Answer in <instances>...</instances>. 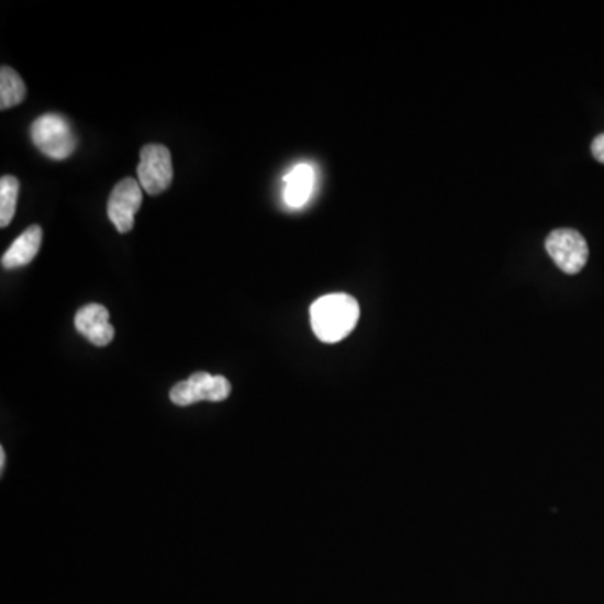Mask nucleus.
Here are the masks:
<instances>
[{"label": "nucleus", "instance_id": "nucleus-3", "mask_svg": "<svg viewBox=\"0 0 604 604\" xmlns=\"http://www.w3.org/2000/svg\"><path fill=\"white\" fill-rule=\"evenodd\" d=\"M546 250L555 260L556 266L569 276L581 272L590 257L586 238L572 228L552 231L546 238Z\"/></svg>", "mask_w": 604, "mask_h": 604}, {"label": "nucleus", "instance_id": "nucleus-11", "mask_svg": "<svg viewBox=\"0 0 604 604\" xmlns=\"http://www.w3.org/2000/svg\"><path fill=\"white\" fill-rule=\"evenodd\" d=\"M187 381H189L195 403L210 402V393H212V384H214V374L205 373V371H197V373H193Z\"/></svg>", "mask_w": 604, "mask_h": 604}, {"label": "nucleus", "instance_id": "nucleus-13", "mask_svg": "<svg viewBox=\"0 0 604 604\" xmlns=\"http://www.w3.org/2000/svg\"><path fill=\"white\" fill-rule=\"evenodd\" d=\"M231 383L225 377H214L212 384V393H210V402H224L231 395Z\"/></svg>", "mask_w": 604, "mask_h": 604}, {"label": "nucleus", "instance_id": "nucleus-6", "mask_svg": "<svg viewBox=\"0 0 604 604\" xmlns=\"http://www.w3.org/2000/svg\"><path fill=\"white\" fill-rule=\"evenodd\" d=\"M76 329L88 339L91 345H110L114 339V327L110 323V313L101 304H86L75 317Z\"/></svg>", "mask_w": 604, "mask_h": 604}, {"label": "nucleus", "instance_id": "nucleus-8", "mask_svg": "<svg viewBox=\"0 0 604 604\" xmlns=\"http://www.w3.org/2000/svg\"><path fill=\"white\" fill-rule=\"evenodd\" d=\"M316 174L311 165H298L286 177L284 200L291 209L304 206L313 195Z\"/></svg>", "mask_w": 604, "mask_h": 604}, {"label": "nucleus", "instance_id": "nucleus-2", "mask_svg": "<svg viewBox=\"0 0 604 604\" xmlns=\"http://www.w3.org/2000/svg\"><path fill=\"white\" fill-rule=\"evenodd\" d=\"M31 138L41 154L53 160H66L75 154V132L63 114L47 113L37 118L31 128Z\"/></svg>", "mask_w": 604, "mask_h": 604}, {"label": "nucleus", "instance_id": "nucleus-15", "mask_svg": "<svg viewBox=\"0 0 604 604\" xmlns=\"http://www.w3.org/2000/svg\"><path fill=\"white\" fill-rule=\"evenodd\" d=\"M5 466V451L4 448H0V469L4 470Z\"/></svg>", "mask_w": 604, "mask_h": 604}, {"label": "nucleus", "instance_id": "nucleus-1", "mask_svg": "<svg viewBox=\"0 0 604 604\" xmlns=\"http://www.w3.org/2000/svg\"><path fill=\"white\" fill-rule=\"evenodd\" d=\"M359 321V304L351 295L327 294L311 306V326L323 343H339L351 335Z\"/></svg>", "mask_w": 604, "mask_h": 604}, {"label": "nucleus", "instance_id": "nucleus-9", "mask_svg": "<svg viewBox=\"0 0 604 604\" xmlns=\"http://www.w3.org/2000/svg\"><path fill=\"white\" fill-rule=\"evenodd\" d=\"M24 98L25 85L21 76L9 66H2L0 69V108L9 110V108L18 107L24 101Z\"/></svg>", "mask_w": 604, "mask_h": 604}, {"label": "nucleus", "instance_id": "nucleus-5", "mask_svg": "<svg viewBox=\"0 0 604 604\" xmlns=\"http://www.w3.org/2000/svg\"><path fill=\"white\" fill-rule=\"evenodd\" d=\"M143 193L139 181L123 178L108 200V217L120 234H128L135 225V215L142 209Z\"/></svg>", "mask_w": 604, "mask_h": 604}, {"label": "nucleus", "instance_id": "nucleus-10", "mask_svg": "<svg viewBox=\"0 0 604 604\" xmlns=\"http://www.w3.org/2000/svg\"><path fill=\"white\" fill-rule=\"evenodd\" d=\"M19 189H21V183L12 175H5L0 180V227H8L14 219Z\"/></svg>", "mask_w": 604, "mask_h": 604}, {"label": "nucleus", "instance_id": "nucleus-14", "mask_svg": "<svg viewBox=\"0 0 604 604\" xmlns=\"http://www.w3.org/2000/svg\"><path fill=\"white\" fill-rule=\"evenodd\" d=\"M591 154L597 161L604 164V133L594 138L593 145H591Z\"/></svg>", "mask_w": 604, "mask_h": 604}, {"label": "nucleus", "instance_id": "nucleus-12", "mask_svg": "<svg viewBox=\"0 0 604 604\" xmlns=\"http://www.w3.org/2000/svg\"><path fill=\"white\" fill-rule=\"evenodd\" d=\"M170 399L178 406H189L195 403L189 381H180V383L175 384L171 388Z\"/></svg>", "mask_w": 604, "mask_h": 604}, {"label": "nucleus", "instance_id": "nucleus-4", "mask_svg": "<svg viewBox=\"0 0 604 604\" xmlns=\"http://www.w3.org/2000/svg\"><path fill=\"white\" fill-rule=\"evenodd\" d=\"M139 186L148 195H160L174 180L170 149L164 145H146L139 152Z\"/></svg>", "mask_w": 604, "mask_h": 604}, {"label": "nucleus", "instance_id": "nucleus-7", "mask_svg": "<svg viewBox=\"0 0 604 604\" xmlns=\"http://www.w3.org/2000/svg\"><path fill=\"white\" fill-rule=\"evenodd\" d=\"M41 244H43V228L40 225H31L15 238L14 244L2 256V267L18 269V267L27 266L40 253Z\"/></svg>", "mask_w": 604, "mask_h": 604}]
</instances>
